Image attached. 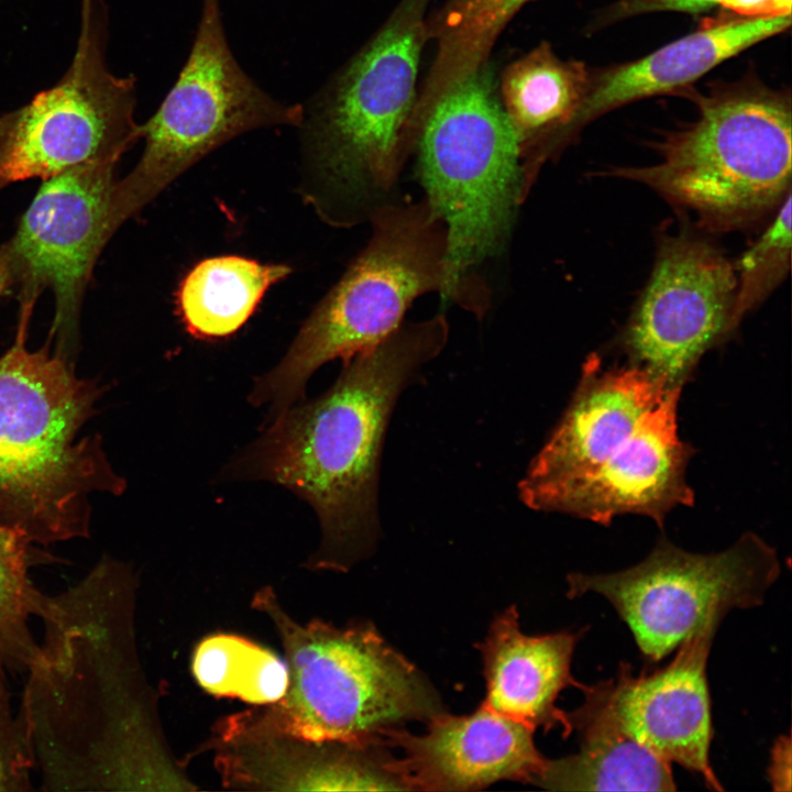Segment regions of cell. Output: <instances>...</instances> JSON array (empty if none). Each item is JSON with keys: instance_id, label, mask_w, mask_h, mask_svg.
<instances>
[{"instance_id": "1", "label": "cell", "mask_w": 792, "mask_h": 792, "mask_svg": "<svg viewBox=\"0 0 792 792\" xmlns=\"http://www.w3.org/2000/svg\"><path fill=\"white\" fill-rule=\"evenodd\" d=\"M135 594L131 568L103 556L79 581L50 595L18 708L37 790L144 791L184 783L167 771L139 662Z\"/></svg>"}, {"instance_id": "2", "label": "cell", "mask_w": 792, "mask_h": 792, "mask_svg": "<svg viewBox=\"0 0 792 792\" xmlns=\"http://www.w3.org/2000/svg\"><path fill=\"white\" fill-rule=\"evenodd\" d=\"M448 337L443 315L402 323L343 360L338 378L322 395L272 417L263 433L220 473L223 480L282 485L312 507L321 542L309 565L348 570L375 547L381 532L380 464L392 413Z\"/></svg>"}, {"instance_id": "3", "label": "cell", "mask_w": 792, "mask_h": 792, "mask_svg": "<svg viewBox=\"0 0 792 792\" xmlns=\"http://www.w3.org/2000/svg\"><path fill=\"white\" fill-rule=\"evenodd\" d=\"M682 387L629 364L605 369L591 355L559 424L519 481L530 509L608 525L623 514L658 525L694 493V449L678 432Z\"/></svg>"}, {"instance_id": "4", "label": "cell", "mask_w": 792, "mask_h": 792, "mask_svg": "<svg viewBox=\"0 0 792 792\" xmlns=\"http://www.w3.org/2000/svg\"><path fill=\"white\" fill-rule=\"evenodd\" d=\"M33 301H21L19 327L0 356V526L31 544L51 546L90 535V496L120 495L98 435L79 438L105 392L76 375L51 343L26 345Z\"/></svg>"}, {"instance_id": "5", "label": "cell", "mask_w": 792, "mask_h": 792, "mask_svg": "<svg viewBox=\"0 0 792 792\" xmlns=\"http://www.w3.org/2000/svg\"><path fill=\"white\" fill-rule=\"evenodd\" d=\"M427 0H404L304 106L300 193L327 223L352 227L394 196L418 133Z\"/></svg>"}, {"instance_id": "6", "label": "cell", "mask_w": 792, "mask_h": 792, "mask_svg": "<svg viewBox=\"0 0 792 792\" xmlns=\"http://www.w3.org/2000/svg\"><path fill=\"white\" fill-rule=\"evenodd\" d=\"M252 606L277 630L288 686L277 702L228 716L217 729L370 748L398 724L442 712L427 680L371 625L297 623L268 587Z\"/></svg>"}, {"instance_id": "7", "label": "cell", "mask_w": 792, "mask_h": 792, "mask_svg": "<svg viewBox=\"0 0 792 792\" xmlns=\"http://www.w3.org/2000/svg\"><path fill=\"white\" fill-rule=\"evenodd\" d=\"M414 153L425 200L447 231L449 300L477 315L488 296L473 273L499 253L528 195L488 62L420 112Z\"/></svg>"}, {"instance_id": "8", "label": "cell", "mask_w": 792, "mask_h": 792, "mask_svg": "<svg viewBox=\"0 0 792 792\" xmlns=\"http://www.w3.org/2000/svg\"><path fill=\"white\" fill-rule=\"evenodd\" d=\"M372 235L300 327L282 360L257 377L249 402L270 417L304 399L311 375L396 330L419 296L449 300L447 231L428 202H391L370 220Z\"/></svg>"}, {"instance_id": "9", "label": "cell", "mask_w": 792, "mask_h": 792, "mask_svg": "<svg viewBox=\"0 0 792 792\" xmlns=\"http://www.w3.org/2000/svg\"><path fill=\"white\" fill-rule=\"evenodd\" d=\"M700 114L659 145L660 162L610 173L648 185L713 229L757 220L791 183L789 100L756 88L703 97Z\"/></svg>"}, {"instance_id": "10", "label": "cell", "mask_w": 792, "mask_h": 792, "mask_svg": "<svg viewBox=\"0 0 792 792\" xmlns=\"http://www.w3.org/2000/svg\"><path fill=\"white\" fill-rule=\"evenodd\" d=\"M302 114V105L273 98L243 70L226 36L221 0H201L186 63L156 112L141 124L145 145L139 162L117 179L118 226L217 147L257 129L298 128Z\"/></svg>"}, {"instance_id": "11", "label": "cell", "mask_w": 792, "mask_h": 792, "mask_svg": "<svg viewBox=\"0 0 792 792\" xmlns=\"http://www.w3.org/2000/svg\"><path fill=\"white\" fill-rule=\"evenodd\" d=\"M107 41L103 0H81L77 46L64 76L0 116V189L84 164L118 163L142 138L134 119L136 79L109 69Z\"/></svg>"}, {"instance_id": "12", "label": "cell", "mask_w": 792, "mask_h": 792, "mask_svg": "<svg viewBox=\"0 0 792 792\" xmlns=\"http://www.w3.org/2000/svg\"><path fill=\"white\" fill-rule=\"evenodd\" d=\"M776 550L752 532L717 553L688 552L661 538L641 562L613 573H572L569 596H604L644 656L658 661L734 608L761 605L780 574Z\"/></svg>"}, {"instance_id": "13", "label": "cell", "mask_w": 792, "mask_h": 792, "mask_svg": "<svg viewBox=\"0 0 792 792\" xmlns=\"http://www.w3.org/2000/svg\"><path fill=\"white\" fill-rule=\"evenodd\" d=\"M116 162L69 168L44 180L10 241L0 248L20 286V300L50 288L51 337L70 359L78 342L81 301L95 263L119 229L114 218Z\"/></svg>"}, {"instance_id": "14", "label": "cell", "mask_w": 792, "mask_h": 792, "mask_svg": "<svg viewBox=\"0 0 792 792\" xmlns=\"http://www.w3.org/2000/svg\"><path fill=\"white\" fill-rule=\"evenodd\" d=\"M736 287L732 265L713 245L667 239L623 336L629 364L683 387L702 355L733 331Z\"/></svg>"}, {"instance_id": "15", "label": "cell", "mask_w": 792, "mask_h": 792, "mask_svg": "<svg viewBox=\"0 0 792 792\" xmlns=\"http://www.w3.org/2000/svg\"><path fill=\"white\" fill-rule=\"evenodd\" d=\"M716 628L707 626L689 637L670 663L649 674L635 675L622 663L615 678L579 689L631 738L722 791L708 754L713 727L706 663Z\"/></svg>"}, {"instance_id": "16", "label": "cell", "mask_w": 792, "mask_h": 792, "mask_svg": "<svg viewBox=\"0 0 792 792\" xmlns=\"http://www.w3.org/2000/svg\"><path fill=\"white\" fill-rule=\"evenodd\" d=\"M422 735L393 728L384 744L397 747L388 770L404 790L474 791L501 780L536 784L547 759L534 730L483 704L472 714L433 715Z\"/></svg>"}, {"instance_id": "17", "label": "cell", "mask_w": 792, "mask_h": 792, "mask_svg": "<svg viewBox=\"0 0 792 792\" xmlns=\"http://www.w3.org/2000/svg\"><path fill=\"white\" fill-rule=\"evenodd\" d=\"M216 765L228 787L283 791L404 790L378 758L355 748L216 730Z\"/></svg>"}, {"instance_id": "18", "label": "cell", "mask_w": 792, "mask_h": 792, "mask_svg": "<svg viewBox=\"0 0 792 792\" xmlns=\"http://www.w3.org/2000/svg\"><path fill=\"white\" fill-rule=\"evenodd\" d=\"M515 606L492 623L482 653L486 683L484 706L532 730L561 728L571 733L566 712L556 705L562 690L579 688L571 663L579 634L527 636L520 630Z\"/></svg>"}, {"instance_id": "19", "label": "cell", "mask_w": 792, "mask_h": 792, "mask_svg": "<svg viewBox=\"0 0 792 792\" xmlns=\"http://www.w3.org/2000/svg\"><path fill=\"white\" fill-rule=\"evenodd\" d=\"M590 87L585 65L561 59L548 43L503 72L498 97L516 139L527 193L542 165L572 138Z\"/></svg>"}, {"instance_id": "20", "label": "cell", "mask_w": 792, "mask_h": 792, "mask_svg": "<svg viewBox=\"0 0 792 792\" xmlns=\"http://www.w3.org/2000/svg\"><path fill=\"white\" fill-rule=\"evenodd\" d=\"M791 24V14L719 22L606 73L590 90L574 119L584 123L630 101L681 88L747 47Z\"/></svg>"}, {"instance_id": "21", "label": "cell", "mask_w": 792, "mask_h": 792, "mask_svg": "<svg viewBox=\"0 0 792 792\" xmlns=\"http://www.w3.org/2000/svg\"><path fill=\"white\" fill-rule=\"evenodd\" d=\"M584 702L566 713L580 749L546 761L536 785L557 791H675L671 763L626 734L602 705Z\"/></svg>"}, {"instance_id": "22", "label": "cell", "mask_w": 792, "mask_h": 792, "mask_svg": "<svg viewBox=\"0 0 792 792\" xmlns=\"http://www.w3.org/2000/svg\"><path fill=\"white\" fill-rule=\"evenodd\" d=\"M290 273L286 264L261 263L239 255L205 258L179 283L177 314L195 338L229 337L245 324L266 292Z\"/></svg>"}, {"instance_id": "23", "label": "cell", "mask_w": 792, "mask_h": 792, "mask_svg": "<svg viewBox=\"0 0 792 792\" xmlns=\"http://www.w3.org/2000/svg\"><path fill=\"white\" fill-rule=\"evenodd\" d=\"M191 669L209 694L262 706L280 700L288 669L271 650L238 635L215 634L195 648Z\"/></svg>"}, {"instance_id": "24", "label": "cell", "mask_w": 792, "mask_h": 792, "mask_svg": "<svg viewBox=\"0 0 792 792\" xmlns=\"http://www.w3.org/2000/svg\"><path fill=\"white\" fill-rule=\"evenodd\" d=\"M35 554L26 539L0 526V669L8 674H25L38 650L32 622L50 595L31 578Z\"/></svg>"}, {"instance_id": "25", "label": "cell", "mask_w": 792, "mask_h": 792, "mask_svg": "<svg viewBox=\"0 0 792 792\" xmlns=\"http://www.w3.org/2000/svg\"><path fill=\"white\" fill-rule=\"evenodd\" d=\"M530 0H449L431 22L428 37L436 42L432 74L451 81L488 62L505 25Z\"/></svg>"}, {"instance_id": "26", "label": "cell", "mask_w": 792, "mask_h": 792, "mask_svg": "<svg viewBox=\"0 0 792 792\" xmlns=\"http://www.w3.org/2000/svg\"><path fill=\"white\" fill-rule=\"evenodd\" d=\"M790 194L781 204L774 221L737 263L739 283L732 308V330L739 324L747 312L776 288L789 270L791 258Z\"/></svg>"}, {"instance_id": "27", "label": "cell", "mask_w": 792, "mask_h": 792, "mask_svg": "<svg viewBox=\"0 0 792 792\" xmlns=\"http://www.w3.org/2000/svg\"><path fill=\"white\" fill-rule=\"evenodd\" d=\"M34 761L22 722L12 702L8 673L0 669V792H31Z\"/></svg>"}, {"instance_id": "28", "label": "cell", "mask_w": 792, "mask_h": 792, "mask_svg": "<svg viewBox=\"0 0 792 792\" xmlns=\"http://www.w3.org/2000/svg\"><path fill=\"white\" fill-rule=\"evenodd\" d=\"M713 6V0H623L612 9L609 18H628L656 11L698 13Z\"/></svg>"}, {"instance_id": "29", "label": "cell", "mask_w": 792, "mask_h": 792, "mask_svg": "<svg viewBox=\"0 0 792 792\" xmlns=\"http://www.w3.org/2000/svg\"><path fill=\"white\" fill-rule=\"evenodd\" d=\"M791 740L783 736L777 740L772 749L770 778L773 789L790 790L791 783Z\"/></svg>"}, {"instance_id": "30", "label": "cell", "mask_w": 792, "mask_h": 792, "mask_svg": "<svg viewBox=\"0 0 792 792\" xmlns=\"http://www.w3.org/2000/svg\"><path fill=\"white\" fill-rule=\"evenodd\" d=\"M714 4L733 10L748 18L781 15L778 0H713Z\"/></svg>"}, {"instance_id": "31", "label": "cell", "mask_w": 792, "mask_h": 792, "mask_svg": "<svg viewBox=\"0 0 792 792\" xmlns=\"http://www.w3.org/2000/svg\"><path fill=\"white\" fill-rule=\"evenodd\" d=\"M12 276L3 253L0 250V297L8 294L13 287Z\"/></svg>"}]
</instances>
